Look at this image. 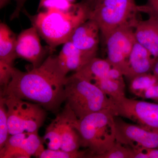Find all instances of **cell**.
<instances>
[{
    "mask_svg": "<svg viewBox=\"0 0 158 158\" xmlns=\"http://www.w3.org/2000/svg\"><path fill=\"white\" fill-rule=\"evenodd\" d=\"M67 73L57 56L50 55L39 67L23 72L15 68L7 88L1 90L19 98L38 104L46 111L56 113L65 102Z\"/></svg>",
    "mask_w": 158,
    "mask_h": 158,
    "instance_id": "1",
    "label": "cell"
},
{
    "mask_svg": "<svg viewBox=\"0 0 158 158\" xmlns=\"http://www.w3.org/2000/svg\"><path fill=\"white\" fill-rule=\"evenodd\" d=\"M91 10L84 0L71 11L48 9L34 15L24 11L52 52L58 46L69 41L77 28L89 19Z\"/></svg>",
    "mask_w": 158,
    "mask_h": 158,
    "instance_id": "2",
    "label": "cell"
},
{
    "mask_svg": "<svg viewBox=\"0 0 158 158\" xmlns=\"http://www.w3.org/2000/svg\"><path fill=\"white\" fill-rule=\"evenodd\" d=\"M115 116L113 110L107 109L78 119L81 147L88 150L89 158H97L116 143Z\"/></svg>",
    "mask_w": 158,
    "mask_h": 158,
    "instance_id": "3",
    "label": "cell"
},
{
    "mask_svg": "<svg viewBox=\"0 0 158 158\" xmlns=\"http://www.w3.org/2000/svg\"><path fill=\"white\" fill-rule=\"evenodd\" d=\"M65 102L78 119L91 113L113 110L114 101L99 88L75 73L67 77Z\"/></svg>",
    "mask_w": 158,
    "mask_h": 158,
    "instance_id": "4",
    "label": "cell"
},
{
    "mask_svg": "<svg viewBox=\"0 0 158 158\" xmlns=\"http://www.w3.org/2000/svg\"><path fill=\"white\" fill-rule=\"evenodd\" d=\"M138 6L135 0H96L89 19L96 22L105 40L120 28H135L140 21Z\"/></svg>",
    "mask_w": 158,
    "mask_h": 158,
    "instance_id": "5",
    "label": "cell"
},
{
    "mask_svg": "<svg viewBox=\"0 0 158 158\" xmlns=\"http://www.w3.org/2000/svg\"><path fill=\"white\" fill-rule=\"evenodd\" d=\"M8 109L10 135L38 132L46 117V110L40 105L27 101L10 93H3Z\"/></svg>",
    "mask_w": 158,
    "mask_h": 158,
    "instance_id": "6",
    "label": "cell"
},
{
    "mask_svg": "<svg viewBox=\"0 0 158 158\" xmlns=\"http://www.w3.org/2000/svg\"><path fill=\"white\" fill-rule=\"evenodd\" d=\"M115 116L127 118L136 124L158 131V104L127 98L114 101Z\"/></svg>",
    "mask_w": 158,
    "mask_h": 158,
    "instance_id": "7",
    "label": "cell"
},
{
    "mask_svg": "<svg viewBox=\"0 0 158 158\" xmlns=\"http://www.w3.org/2000/svg\"><path fill=\"white\" fill-rule=\"evenodd\" d=\"M116 141L133 149L158 148V131L128 123L115 116Z\"/></svg>",
    "mask_w": 158,
    "mask_h": 158,
    "instance_id": "8",
    "label": "cell"
},
{
    "mask_svg": "<svg viewBox=\"0 0 158 158\" xmlns=\"http://www.w3.org/2000/svg\"><path fill=\"white\" fill-rule=\"evenodd\" d=\"M134 28L124 27L113 31L105 40L107 60L113 68L124 73L128 59L136 40Z\"/></svg>",
    "mask_w": 158,
    "mask_h": 158,
    "instance_id": "9",
    "label": "cell"
},
{
    "mask_svg": "<svg viewBox=\"0 0 158 158\" xmlns=\"http://www.w3.org/2000/svg\"><path fill=\"white\" fill-rule=\"evenodd\" d=\"M43 144V139L40 137L38 132L11 135L0 150V158L37 157L44 148Z\"/></svg>",
    "mask_w": 158,
    "mask_h": 158,
    "instance_id": "10",
    "label": "cell"
},
{
    "mask_svg": "<svg viewBox=\"0 0 158 158\" xmlns=\"http://www.w3.org/2000/svg\"><path fill=\"white\" fill-rule=\"evenodd\" d=\"M40 35L34 26L25 29L17 36L16 52L18 58H21L32 64L33 68L39 67L45 61L51 51L48 46L41 45Z\"/></svg>",
    "mask_w": 158,
    "mask_h": 158,
    "instance_id": "11",
    "label": "cell"
},
{
    "mask_svg": "<svg viewBox=\"0 0 158 158\" xmlns=\"http://www.w3.org/2000/svg\"><path fill=\"white\" fill-rule=\"evenodd\" d=\"M100 33L96 22L89 19L77 28L69 40L81 50L97 55Z\"/></svg>",
    "mask_w": 158,
    "mask_h": 158,
    "instance_id": "12",
    "label": "cell"
},
{
    "mask_svg": "<svg viewBox=\"0 0 158 158\" xmlns=\"http://www.w3.org/2000/svg\"><path fill=\"white\" fill-rule=\"evenodd\" d=\"M155 60L148 51L135 41L128 59L123 76L131 81L139 75L151 73Z\"/></svg>",
    "mask_w": 158,
    "mask_h": 158,
    "instance_id": "13",
    "label": "cell"
},
{
    "mask_svg": "<svg viewBox=\"0 0 158 158\" xmlns=\"http://www.w3.org/2000/svg\"><path fill=\"white\" fill-rule=\"evenodd\" d=\"M62 112L60 149L68 152L77 151L81 147V138L76 125L78 118L67 104H65Z\"/></svg>",
    "mask_w": 158,
    "mask_h": 158,
    "instance_id": "14",
    "label": "cell"
},
{
    "mask_svg": "<svg viewBox=\"0 0 158 158\" xmlns=\"http://www.w3.org/2000/svg\"><path fill=\"white\" fill-rule=\"evenodd\" d=\"M96 56L81 50L69 40L63 44L57 56L60 65L68 73L71 71H78Z\"/></svg>",
    "mask_w": 158,
    "mask_h": 158,
    "instance_id": "15",
    "label": "cell"
},
{
    "mask_svg": "<svg viewBox=\"0 0 158 158\" xmlns=\"http://www.w3.org/2000/svg\"><path fill=\"white\" fill-rule=\"evenodd\" d=\"M134 34L136 42L155 59H158V21L151 18L139 21L134 29Z\"/></svg>",
    "mask_w": 158,
    "mask_h": 158,
    "instance_id": "16",
    "label": "cell"
},
{
    "mask_svg": "<svg viewBox=\"0 0 158 158\" xmlns=\"http://www.w3.org/2000/svg\"><path fill=\"white\" fill-rule=\"evenodd\" d=\"M17 36L5 23H0V61L13 66L18 58L16 52Z\"/></svg>",
    "mask_w": 158,
    "mask_h": 158,
    "instance_id": "17",
    "label": "cell"
},
{
    "mask_svg": "<svg viewBox=\"0 0 158 158\" xmlns=\"http://www.w3.org/2000/svg\"><path fill=\"white\" fill-rule=\"evenodd\" d=\"M112 67L106 59H100L96 57L75 73L94 84L97 81L107 77Z\"/></svg>",
    "mask_w": 158,
    "mask_h": 158,
    "instance_id": "18",
    "label": "cell"
},
{
    "mask_svg": "<svg viewBox=\"0 0 158 158\" xmlns=\"http://www.w3.org/2000/svg\"><path fill=\"white\" fill-rule=\"evenodd\" d=\"M63 113L62 111L58 113L46 129L43 141L47 148L52 150L60 149L61 148V130Z\"/></svg>",
    "mask_w": 158,
    "mask_h": 158,
    "instance_id": "19",
    "label": "cell"
},
{
    "mask_svg": "<svg viewBox=\"0 0 158 158\" xmlns=\"http://www.w3.org/2000/svg\"><path fill=\"white\" fill-rule=\"evenodd\" d=\"M93 84L97 86L113 101L125 97V84L123 79L116 80L106 77Z\"/></svg>",
    "mask_w": 158,
    "mask_h": 158,
    "instance_id": "20",
    "label": "cell"
},
{
    "mask_svg": "<svg viewBox=\"0 0 158 158\" xmlns=\"http://www.w3.org/2000/svg\"><path fill=\"white\" fill-rule=\"evenodd\" d=\"M130 81L131 93L140 98L145 90L158 82V78L151 72L139 75Z\"/></svg>",
    "mask_w": 158,
    "mask_h": 158,
    "instance_id": "21",
    "label": "cell"
},
{
    "mask_svg": "<svg viewBox=\"0 0 158 158\" xmlns=\"http://www.w3.org/2000/svg\"><path fill=\"white\" fill-rule=\"evenodd\" d=\"M88 150L68 152L61 149H43L37 157L39 158H89Z\"/></svg>",
    "mask_w": 158,
    "mask_h": 158,
    "instance_id": "22",
    "label": "cell"
},
{
    "mask_svg": "<svg viewBox=\"0 0 158 158\" xmlns=\"http://www.w3.org/2000/svg\"><path fill=\"white\" fill-rule=\"evenodd\" d=\"M10 136L8 125V109L5 98L0 95V150L2 149Z\"/></svg>",
    "mask_w": 158,
    "mask_h": 158,
    "instance_id": "23",
    "label": "cell"
},
{
    "mask_svg": "<svg viewBox=\"0 0 158 158\" xmlns=\"http://www.w3.org/2000/svg\"><path fill=\"white\" fill-rule=\"evenodd\" d=\"M78 3L74 4L67 0H40L37 11L43 9L45 10L55 9L59 11H69L76 9Z\"/></svg>",
    "mask_w": 158,
    "mask_h": 158,
    "instance_id": "24",
    "label": "cell"
},
{
    "mask_svg": "<svg viewBox=\"0 0 158 158\" xmlns=\"http://www.w3.org/2000/svg\"><path fill=\"white\" fill-rule=\"evenodd\" d=\"M133 149L116 141L109 150L97 158H132Z\"/></svg>",
    "mask_w": 158,
    "mask_h": 158,
    "instance_id": "25",
    "label": "cell"
},
{
    "mask_svg": "<svg viewBox=\"0 0 158 158\" xmlns=\"http://www.w3.org/2000/svg\"><path fill=\"white\" fill-rule=\"evenodd\" d=\"M14 67L0 61V85L2 90L6 89L12 78Z\"/></svg>",
    "mask_w": 158,
    "mask_h": 158,
    "instance_id": "26",
    "label": "cell"
},
{
    "mask_svg": "<svg viewBox=\"0 0 158 158\" xmlns=\"http://www.w3.org/2000/svg\"><path fill=\"white\" fill-rule=\"evenodd\" d=\"M138 7L139 12L146 13L149 18L158 21V0H147L145 5Z\"/></svg>",
    "mask_w": 158,
    "mask_h": 158,
    "instance_id": "27",
    "label": "cell"
},
{
    "mask_svg": "<svg viewBox=\"0 0 158 158\" xmlns=\"http://www.w3.org/2000/svg\"><path fill=\"white\" fill-rule=\"evenodd\" d=\"M140 98L158 102V82L145 90Z\"/></svg>",
    "mask_w": 158,
    "mask_h": 158,
    "instance_id": "28",
    "label": "cell"
},
{
    "mask_svg": "<svg viewBox=\"0 0 158 158\" xmlns=\"http://www.w3.org/2000/svg\"><path fill=\"white\" fill-rule=\"evenodd\" d=\"M16 3V6L13 13L10 16V20H12L15 19L19 18L20 13L22 11L25 3L27 0H15Z\"/></svg>",
    "mask_w": 158,
    "mask_h": 158,
    "instance_id": "29",
    "label": "cell"
},
{
    "mask_svg": "<svg viewBox=\"0 0 158 158\" xmlns=\"http://www.w3.org/2000/svg\"><path fill=\"white\" fill-rule=\"evenodd\" d=\"M148 158H158V148H144Z\"/></svg>",
    "mask_w": 158,
    "mask_h": 158,
    "instance_id": "30",
    "label": "cell"
},
{
    "mask_svg": "<svg viewBox=\"0 0 158 158\" xmlns=\"http://www.w3.org/2000/svg\"><path fill=\"white\" fill-rule=\"evenodd\" d=\"M152 73L158 78V59H156L153 65Z\"/></svg>",
    "mask_w": 158,
    "mask_h": 158,
    "instance_id": "31",
    "label": "cell"
},
{
    "mask_svg": "<svg viewBox=\"0 0 158 158\" xmlns=\"http://www.w3.org/2000/svg\"><path fill=\"white\" fill-rule=\"evenodd\" d=\"M11 0H0V8L2 9L10 2Z\"/></svg>",
    "mask_w": 158,
    "mask_h": 158,
    "instance_id": "32",
    "label": "cell"
},
{
    "mask_svg": "<svg viewBox=\"0 0 158 158\" xmlns=\"http://www.w3.org/2000/svg\"><path fill=\"white\" fill-rule=\"evenodd\" d=\"M85 1L92 9L96 0H85Z\"/></svg>",
    "mask_w": 158,
    "mask_h": 158,
    "instance_id": "33",
    "label": "cell"
},
{
    "mask_svg": "<svg viewBox=\"0 0 158 158\" xmlns=\"http://www.w3.org/2000/svg\"><path fill=\"white\" fill-rule=\"evenodd\" d=\"M67 1H69L71 2L74 3L76 0H67Z\"/></svg>",
    "mask_w": 158,
    "mask_h": 158,
    "instance_id": "34",
    "label": "cell"
}]
</instances>
